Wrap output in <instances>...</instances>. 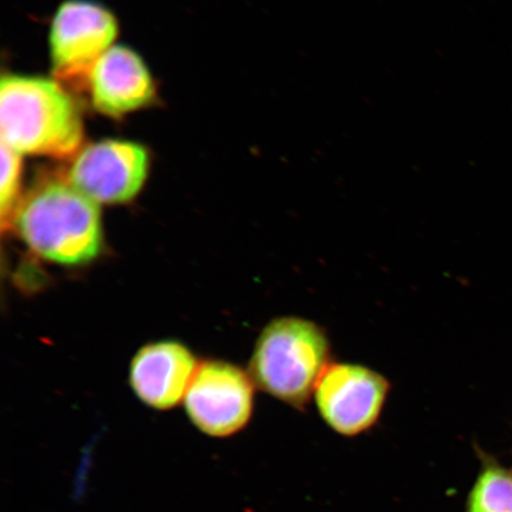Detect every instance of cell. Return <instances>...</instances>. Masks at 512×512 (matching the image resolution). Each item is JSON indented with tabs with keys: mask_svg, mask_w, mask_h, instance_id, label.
Instances as JSON below:
<instances>
[{
	"mask_svg": "<svg viewBox=\"0 0 512 512\" xmlns=\"http://www.w3.org/2000/svg\"><path fill=\"white\" fill-rule=\"evenodd\" d=\"M200 364L176 341L150 343L134 355L130 383L134 394L146 406L168 411L184 401Z\"/></svg>",
	"mask_w": 512,
	"mask_h": 512,
	"instance_id": "8",
	"label": "cell"
},
{
	"mask_svg": "<svg viewBox=\"0 0 512 512\" xmlns=\"http://www.w3.org/2000/svg\"><path fill=\"white\" fill-rule=\"evenodd\" d=\"M118 36L117 19L104 6L89 0L61 4L51 24V63L57 78H88L96 61L111 49Z\"/></svg>",
	"mask_w": 512,
	"mask_h": 512,
	"instance_id": "5",
	"label": "cell"
},
{
	"mask_svg": "<svg viewBox=\"0 0 512 512\" xmlns=\"http://www.w3.org/2000/svg\"><path fill=\"white\" fill-rule=\"evenodd\" d=\"M12 227L32 253L55 265L85 266L104 247L99 203L69 182L32 190L19 203Z\"/></svg>",
	"mask_w": 512,
	"mask_h": 512,
	"instance_id": "1",
	"label": "cell"
},
{
	"mask_svg": "<svg viewBox=\"0 0 512 512\" xmlns=\"http://www.w3.org/2000/svg\"><path fill=\"white\" fill-rule=\"evenodd\" d=\"M149 155L142 145L104 140L89 145L70 166L68 182L96 203L133 200L146 181Z\"/></svg>",
	"mask_w": 512,
	"mask_h": 512,
	"instance_id": "7",
	"label": "cell"
},
{
	"mask_svg": "<svg viewBox=\"0 0 512 512\" xmlns=\"http://www.w3.org/2000/svg\"><path fill=\"white\" fill-rule=\"evenodd\" d=\"M2 143L19 155L67 157L83 138L81 113L59 83L4 75L0 82Z\"/></svg>",
	"mask_w": 512,
	"mask_h": 512,
	"instance_id": "2",
	"label": "cell"
},
{
	"mask_svg": "<svg viewBox=\"0 0 512 512\" xmlns=\"http://www.w3.org/2000/svg\"><path fill=\"white\" fill-rule=\"evenodd\" d=\"M330 355V339L322 326L305 318L279 317L256 339L249 375L256 387L300 409L315 394Z\"/></svg>",
	"mask_w": 512,
	"mask_h": 512,
	"instance_id": "3",
	"label": "cell"
},
{
	"mask_svg": "<svg viewBox=\"0 0 512 512\" xmlns=\"http://www.w3.org/2000/svg\"><path fill=\"white\" fill-rule=\"evenodd\" d=\"M93 106L120 117L143 107L155 96L149 69L137 53L114 46L95 62L87 78Z\"/></svg>",
	"mask_w": 512,
	"mask_h": 512,
	"instance_id": "9",
	"label": "cell"
},
{
	"mask_svg": "<svg viewBox=\"0 0 512 512\" xmlns=\"http://www.w3.org/2000/svg\"><path fill=\"white\" fill-rule=\"evenodd\" d=\"M390 384L377 371L352 363H331L320 377L315 400L323 420L345 437H355L379 420Z\"/></svg>",
	"mask_w": 512,
	"mask_h": 512,
	"instance_id": "6",
	"label": "cell"
},
{
	"mask_svg": "<svg viewBox=\"0 0 512 512\" xmlns=\"http://www.w3.org/2000/svg\"><path fill=\"white\" fill-rule=\"evenodd\" d=\"M254 387L251 375L235 364L201 363L185 395V411L192 424L209 437H232L252 418Z\"/></svg>",
	"mask_w": 512,
	"mask_h": 512,
	"instance_id": "4",
	"label": "cell"
},
{
	"mask_svg": "<svg viewBox=\"0 0 512 512\" xmlns=\"http://www.w3.org/2000/svg\"><path fill=\"white\" fill-rule=\"evenodd\" d=\"M22 156L2 143V179H0V215L3 230L12 227L19 206Z\"/></svg>",
	"mask_w": 512,
	"mask_h": 512,
	"instance_id": "11",
	"label": "cell"
},
{
	"mask_svg": "<svg viewBox=\"0 0 512 512\" xmlns=\"http://www.w3.org/2000/svg\"><path fill=\"white\" fill-rule=\"evenodd\" d=\"M469 512H512V475L489 466L479 476L469 499Z\"/></svg>",
	"mask_w": 512,
	"mask_h": 512,
	"instance_id": "10",
	"label": "cell"
}]
</instances>
